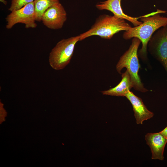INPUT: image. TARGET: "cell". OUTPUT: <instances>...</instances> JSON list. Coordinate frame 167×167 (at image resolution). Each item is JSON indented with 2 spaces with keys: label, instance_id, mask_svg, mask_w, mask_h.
Here are the masks:
<instances>
[{
  "label": "cell",
  "instance_id": "obj_1",
  "mask_svg": "<svg viewBox=\"0 0 167 167\" xmlns=\"http://www.w3.org/2000/svg\"><path fill=\"white\" fill-rule=\"evenodd\" d=\"M166 12L157 9L156 12L140 16V20L142 23L138 26L131 27L123 34V38L126 40L133 37L140 40L142 46L138 50V55L143 61L148 60L147 45L151 37L156 31L167 25V17L160 14H166Z\"/></svg>",
  "mask_w": 167,
  "mask_h": 167
},
{
  "label": "cell",
  "instance_id": "obj_2",
  "mask_svg": "<svg viewBox=\"0 0 167 167\" xmlns=\"http://www.w3.org/2000/svg\"><path fill=\"white\" fill-rule=\"evenodd\" d=\"M131 27L124 19L113 15L102 14L96 18L89 30L79 35L80 41L95 35L102 39H110L114 34L122 31H126Z\"/></svg>",
  "mask_w": 167,
  "mask_h": 167
},
{
  "label": "cell",
  "instance_id": "obj_3",
  "mask_svg": "<svg viewBox=\"0 0 167 167\" xmlns=\"http://www.w3.org/2000/svg\"><path fill=\"white\" fill-rule=\"evenodd\" d=\"M141 42L136 37L132 38L128 49L120 57L116 65L117 72L121 74V71L126 68L130 76L132 88L135 90L145 92L148 91L145 88L139 75L140 65L138 55V49Z\"/></svg>",
  "mask_w": 167,
  "mask_h": 167
},
{
  "label": "cell",
  "instance_id": "obj_4",
  "mask_svg": "<svg viewBox=\"0 0 167 167\" xmlns=\"http://www.w3.org/2000/svg\"><path fill=\"white\" fill-rule=\"evenodd\" d=\"M79 41V35L63 39L58 42L49 53V61L52 68L56 70L65 68L70 62L75 46Z\"/></svg>",
  "mask_w": 167,
  "mask_h": 167
},
{
  "label": "cell",
  "instance_id": "obj_5",
  "mask_svg": "<svg viewBox=\"0 0 167 167\" xmlns=\"http://www.w3.org/2000/svg\"><path fill=\"white\" fill-rule=\"evenodd\" d=\"M148 49L152 56L164 66L167 73V25L154 33L148 43Z\"/></svg>",
  "mask_w": 167,
  "mask_h": 167
},
{
  "label": "cell",
  "instance_id": "obj_6",
  "mask_svg": "<svg viewBox=\"0 0 167 167\" xmlns=\"http://www.w3.org/2000/svg\"><path fill=\"white\" fill-rule=\"evenodd\" d=\"M5 19L7 22L6 28L7 29H11L19 23L24 24L26 28H36L37 25L35 22L34 1L20 9L11 11Z\"/></svg>",
  "mask_w": 167,
  "mask_h": 167
},
{
  "label": "cell",
  "instance_id": "obj_7",
  "mask_svg": "<svg viewBox=\"0 0 167 167\" xmlns=\"http://www.w3.org/2000/svg\"><path fill=\"white\" fill-rule=\"evenodd\" d=\"M67 13L59 2L48 8L42 15L41 21L47 28L54 30L61 29L67 20Z\"/></svg>",
  "mask_w": 167,
  "mask_h": 167
},
{
  "label": "cell",
  "instance_id": "obj_8",
  "mask_svg": "<svg viewBox=\"0 0 167 167\" xmlns=\"http://www.w3.org/2000/svg\"><path fill=\"white\" fill-rule=\"evenodd\" d=\"M121 0H107L98 2L95 6L99 10H106L111 12L115 17L129 21L134 27L141 24L142 22L138 20L139 17H131L124 13L121 6Z\"/></svg>",
  "mask_w": 167,
  "mask_h": 167
},
{
  "label": "cell",
  "instance_id": "obj_9",
  "mask_svg": "<svg viewBox=\"0 0 167 167\" xmlns=\"http://www.w3.org/2000/svg\"><path fill=\"white\" fill-rule=\"evenodd\" d=\"M145 139L150 148L152 159L163 161L164 159L163 153L167 143V138L159 132L147 134Z\"/></svg>",
  "mask_w": 167,
  "mask_h": 167
},
{
  "label": "cell",
  "instance_id": "obj_10",
  "mask_svg": "<svg viewBox=\"0 0 167 167\" xmlns=\"http://www.w3.org/2000/svg\"><path fill=\"white\" fill-rule=\"evenodd\" d=\"M125 96L132 105L137 124H142L144 121L153 116V113L148 109L141 98L135 95L132 92L129 90Z\"/></svg>",
  "mask_w": 167,
  "mask_h": 167
},
{
  "label": "cell",
  "instance_id": "obj_11",
  "mask_svg": "<svg viewBox=\"0 0 167 167\" xmlns=\"http://www.w3.org/2000/svg\"><path fill=\"white\" fill-rule=\"evenodd\" d=\"M132 88L130 75L126 70L122 74V80L117 85L108 90L102 91L101 92L104 95L125 96Z\"/></svg>",
  "mask_w": 167,
  "mask_h": 167
},
{
  "label": "cell",
  "instance_id": "obj_12",
  "mask_svg": "<svg viewBox=\"0 0 167 167\" xmlns=\"http://www.w3.org/2000/svg\"><path fill=\"white\" fill-rule=\"evenodd\" d=\"M59 0H34L36 21L40 22L43 13L49 7L59 2Z\"/></svg>",
  "mask_w": 167,
  "mask_h": 167
},
{
  "label": "cell",
  "instance_id": "obj_13",
  "mask_svg": "<svg viewBox=\"0 0 167 167\" xmlns=\"http://www.w3.org/2000/svg\"><path fill=\"white\" fill-rule=\"evenodd\" d=\"M34 0H11V4L8 10L11 11L21 8Z\"/></svg>",
  "mask_w": 167,
  "mask_h": 167
},
{
  "label": "cell",
  "instance_id": "obj_14",
  "mask_svg": "<svg viewBox=\"0 0 167 167\" xmlns=\"http://www.w3.org/2000/svg\"><path fill=\"white\" fill-rule=\"evenodd\" d=\"M160 132L167 138V126Z\"/></svg>",
  "mask_w": 167,
  "mask_h": 167
},
{
  "label": "cell",
  "instance_id": "obj_15",
  "mask_svg": "<svg viewBox=\"0 0 167 167\" xmlns=\"http://www.w3.org/2000/svg\"><path fill=\"white\" fill-rule=\"evenodd\" d=\"M0 2H2L4 5H6L7 4V2L5 0H0Z\"/></svg>",
  "mask_w": 167,
  "mask_h": 167
}]
</instances>
